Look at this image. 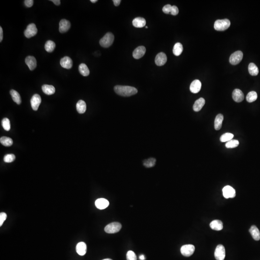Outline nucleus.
Returning a JSON list of instances; mask_svg holds the SVG:
<instances>
[{
	"mask_svg": "<svg viewBox=\"0 0 260 260\" xmlns=\"http://www.w3.org/2000/svg\"><path fill=\"white\" fill-rule=\"evenodd\" d=\"M25 63L30 71H33L37 67V61L33 56H28L26 58Z\"/></svg>",
	"mask_w": 260,
	"mask_h": 260,
	"instance_id": "nucleus-16",
	"label": "nucleus"
},
{
	"mask_svg": "<svg viewBox=\"0 0 260 260\" xmlns=\"http://www.w3.org/2000/svg\"><path fill=\"white\" fill-rule=\"evenodd\" d=\"M51 1L53 2L54 4L56 5H59L61 4V2H61L59 0H52Z\"/></svg>",
	"mask_w": 260,
	"mask_h": 260,
	"instance_id": "nucleus-46",
	"label": "nucleus"
},
{
	"mask_svg": "<svg viewBox=\"0 0 260 260\" xmlns=\"http://www.w3.org/2000/svg\"><path fill=\"white\" fill-rule=\"evenodd\" d=\"M71 23L68 20L65 19H62L59 22V30L60 33H66L67 31L69 30V29L71 28Z\"/></svg>",
	"mask_w": 260,
	"mask_h": 260,
	"instance_id": "nucleus-13",
	"label": "nucleus"
},
{
	"mask_svg": "<svg viewBox=\"0 0 260 260\" xmlns=\"http://www.w3.org/2000/svg\"><path fill=\"white\" fill-rule=\"evenodd\" d=\"M195 250L194 246L191 244L185 245L181 248V252L184 256L189 257L194 253Z\"/></svg>",
	"mask_w": 260,
	"mask_h": 260,
	"instance_id": "nucleus-7",
	"label": "nucleus"
},
{
	"mask_svg": "<svg viewBox=\"0 0 260 260\" xmlns=\"http://www.w3.org/2000/svg\"><path fill=\"white\" fill-rule=\"evenodd\" d=\"M179 13V9L178 7L176 6H172V7L171 11V14L173 16L177 15V14Z\"/></svg>",
	"mask_w": 260,
	"mask_h": 260,
	"instance_id": "nucleus-42",
	"label": "nucleus"
},
{
	"mask_svg": "<svg viewBox=\"0 0 260 260\" xmlns=\"http://www.w3.org/2000/svg\"><path fill=\"white\" fill-rule=\"evenodd\" d=\"M232 97L235 102L240 103L244 100V94L241 90L236 89L233 92Z\"/></svg>",
	"mask_w": 260,
	"mask_h": 260,
	"instance_id": "nucleus-14",
	"label": "nucleus"
},
{
	"mask_svg": "<svg viewBox=\"0 0 260 260\" xmlns=\"http://www.w3.org/2000/svg\"><path fill=\"white\" fill-rule=\"evenodd\" d=\"M258 97L257 92L255 91H251L248 92L246 96V100L249 103H252L256 100Z\"/></svg>",
	"mask_w": 260,
	"mask_h": 260,
	"instance_id": "nucleus-33",
	"label": "nucleus"
},
{
	"mask_svg": "<svg viewBox=\"0 0 260 260\" xmlns=\"http://www.w3.org/2000/svg\"><path fill=\"white\" fill-rule=\"evenodd\" d=\"M45 49L46 51L49 53H51L54 50L56 47V44L52 40H47L45 43Z\"/></svg>",
	"mask_w": 260,
	"mask_h": 260,
	"instance_id": "nucleus-31",
	"label": "nucleus"
},
{
	"mask_svg": "<svg viewBox=\"0 0 260 260\" xmlns=\"http://www.w3.org/2000/svg\"><path fill=\"white\" fill-rule=\"evenodd\" d=\"M205 104V100L203 98H200L196 100L193 105V110L196 112L200 111Z\"/></svg>",
	"mask_w": 260,
	"mask_h": 260,
	"instance_id": "nucleus-21",
	"label": "nucleus"
},
{
	"mask_svg": "<svg viewBox=\"0 0 260 260\" xmlns=\"http://www.w3.org/2000/svg\"><path fill=\"white\" fill-rule=\"evenodd\" d=\"M60 65L64 68L70 69L72 67L73 62L69 57H65L60 60Z\"/></svg>",
	"mask_w": 260,
	"mask_h": 260,
	"instance_id": "nucleus-17",
	"label": "nucleus"
},
{
	"mask_svg": "<svg viewBox=\"0 0 260 260\" xmlns=\"http://www.w3.org/2000/svg\"><path fill=\"white\" fill-rule=\"evenodd\" d=\"M248 70L249 73L252 76H257L259 73L258 68L253 63H251L249 64Z\"/></svg>",
	"mask_w": 260,
	"mask_h": 260,
	"instance_id": "nucleus-28",
	"label": "nucleus"
},
{
	"mask_svg": "<svg viewBox=\"0 0 260 260\" xmlns=\"http://www.w3.org/2000/svg\"><path fill=\"white\" fill-rule=\"evenodd\" d=\"M79 71L81 75L83 76H88L90 74V71L88 67L84 63L80 64L79 67Z\"/></svg>",
	"mask_w": 260,
	"mask_h": 260,
	"instance_id": "nucleus-29",
	"label": "nucleus"
},
{
	"mask_svg": "<svg viewBox=\"0 0 260 260\" xmlns=\"http://www.w3.org/2000/svg\"><path fill=\"white\" fill-rule=\"evenodd\" d=\"M214 256L217 260H224L225 257V250L223 245H218L215 250Z\"/></svg>",
	"mask_w": 260,
	"mask_h": 260,
	"instance_id": "nucleus-8",
	"label": "nucleus"
},
{
	"mask_svg": "<svg viewBox=\"0 0 260 260\" xmlns=\"http://www.w3.org/2000/svg\"><path fill=\"white\" fill-rule=\"evenodd\" d=\"M2 126L4 129L6 131H9L11 128L10 122L8 118H4L2 121Z\"/></svg>",
	"mask_w": 260,
	"mask_h": 260,
	"instance_id": "nucleus-37",
	"label": "nucleus"
},
{
	"mask_svg": "<svg viewBox=\"0 0 260 260\" xmlns=\"http://www.w3.org/2000/svg\"><path fill=\"white\" fill-rule=\"evenodd\" d=\"M114 40V36L111 33H108L100 40L101 46L104 48H108L112 45Z\"/></svg>",
	"mask_w": 260,
	"mask_h": 260,
	"instance_id": "nucleus-3",
	"label": "nucleus"
},
{
	"mask_svg": "<svg viewBox=\"0 0 260 260\" xmlns=\"http://www.w3.org/2000/svg\"><path fill=\"white\" fill-rule=\"evenodd\" d=\"M77 252L78 254L81 256L85 255L86 253L87 246L86 244L83 242H81L78 243L76 248Z\"/></svg>",
	"mask_w": 260,
	"mask_h": 260,
	"instance_id": "nucleus-19",
	"label": "nucleus"
},
{
	"mask_svg": "<svg viewBox=\"0 0 260 260\" xmlns=\"http://www.w3.org/2000/svg\"><path fill=\"white\" fill-rule=\"evenodd\" d=\"M139 259H140V260H145V259H146V258H145V257H144V255H143V254H142V255H140V256H139Z\"/></svg>",
	"mask_w": 260,
	"mask_h": 260,
	"instance_id": "nucleus-47",
	"label": "nucleus"
},
{
	"mask_svg": "<svg viewBox=\"0 0 260 260\" xmlns=\"http://www.w3.org/2000/svg\"><path fill=\"white\" fill-rule=\"evenodd\" d=\"M76 109L79 113H84L86 110V104L85 102L82 100H79L76 104Z\"/></svg>",
	"mask_w": 260,
	"mask_h": 260,
	"instance_id": "nucleus-26",
	"label": "nucleus"
},
{
	"mask_svg": "<svg viewBox=\"0 0 260 260\" xmlns=\"http://www.w3.org/2000/svg\"><path fill=\"white\" fill-rule=\"evenodd\" d=\"M146 29H147V28H148V27H147V26H146Z\"/></svg>",
	"mask_w": 260,
	"mask_h": 260,
	"instance_id": "nucleus-50",
	"label": "nucleus"
},
{
	"mask_svg": "<svg viewBox=\"0 0 260 260\" xmlns=\"http://www.w3.org/2000/svg\"><path fill=\"white\" fill-rule=\"evenodd\" d=\"M3 39V30L2 27H0V42H2Z\"/></svg>",
	"mask_w": 260,
	"mask_h": 260,
	"instance_id": "nucleus-44",
	"label": "nucleus"
},
{
	"mask_svg": "<svg viewBox=\"0 0 260 260\" xmlns=\"http://www.w3.org/2000/svg\"><path fill=\"white\" fill-rule=\"evenodd\" d=\"M7 218V215L5 213H0V226L2 227L4 222Z\"/></svg>",
	"mask_w": 260,
	"mask_h": 260,
	"instance_id": "nucleus-40",
	"label": "nucleus"
},
{
	"mask_svg": "<svg viewBox=\"0 0 260 260\" xmlns=\"http://www.w3.org/2000/svg\"><path fill=\"white\" fill-rule=\"evenodd\" d=\"M167 57L165 54L163 52H161L156 56L155 58V63L158 66L164 65L166 63Z\"/></svg>",
	"mask_w": 260,
	"mask_h": 260,
	"instance_id": "nucleus-11",
	"label": "nucleus"
},
{
	"mask_svg": "<svg viewBox=\"0 0 260 260\" xmlns=\"http://www.w3.org/2000/svg\"><path fill=\"white\" fill-rule=\"evenodd\" d=\"M224 120V116L221 114H219L216 116L214 120V128L217 131L221 129L222 123Z\"/></svg>",
	"mask_w": 260,
	"mask_h": 260,
	"instance_id": "nucleus-23",
	"label": "nucleus"
},
{
	"mask_svg": "<svg viewBox=\"0 0 260 260\" xmlns=\"http://www.w3.org/2000/svg\"><path fill=\"white\" fill-rule=\"evenodd\" d=\"M109 203L107 199L103 198L97 199L95 202V205L98 209L103 210L109 206Z\"/></svg>",
	"mask_w": 260,
	"mask_h": 260,
	"instance_id": "nucleus-15",
	"label": "nucleus"
},
{
	"mask_svg": "<svg viewBox=\"0 0 260 260\" xmlns=\"http://www.w3.org/2000/svg\"><path fill=\"white\" fill-rule=\"evenodd\" d=\"M12 99L14 102H16L18 105H20L21 103V98L19 94L16 91L11 90L10 92Z\"/></svg>",
	"mask_w": 260,
	"mask_h": 260,
	"instance_id": "nucleus-27",
	"label": "nucleus"
},
{
	"mask_svg": "<svg viewBox=\"0 0 260 260\" xmlns=\"http://www.w3.org/2000/svg\"><path fill=\"white\" fill-rule=\"evenodd\" d=\"M223 194L226 199L233 198L236 196V191L232 186L227 185L223 189Z\"/></svg>",
	"mask_w": 260,
	"mask_h": 260,
	"instance_id": "nucleus-10",
	"label": "nucleus"
},
{
	"mask_svg": "<svg viewBox=\"0 0 260 260\" xmlns=\"http://www.w3.org/2000/svg\"><path fill=\"white\" fill-rule=\"evenodd\" d=\"M133 26L136 28H143L146 26V20L143 17H136L133 20Z\"/></svg>",
	"mask_w": 260,
	"mask_h": 260,
	"instance_id": "nucleus-20",
	"label": "nucleus"
},
{
	"mask_svg": "<svg viewBox=\"0 0 260 260\" xmlns=\"http://www.w3.org/2000/svg\"><path fill=\"white\" fill-rule=\"evenodd\" d=\"M146 52V49L144 46H139L133 52V57L136 59H140L144 56Z\"/></svg>",
	"mask_w": 260,
	"mask_h": 260,
	"instance_id": "nucleus-12",
	"label": "nucleus"
},
{
	"mask_svg": "<svg viewBox=\"0 0 260 260\" xmlns=\"http://www.w3.org/2000/svg\"><path fill=\"white\" fill-rule=\"evenodd\" d=\"M239 144V141L238 140L232 139L228 142H227L225 144V147L227 148H235L236 147H238Z\"/></svg>",
	"mask_w": 260,
	"mask_h": 260,
	"instance_id": "nucleus-35",
	"label": "nucleus"
},
{
	"mask_svg": "<svg viewBox=\"0 0 260 260\" xmlns=\"http://www.w3.org/2000/svg\"><path fill=\"white\" fill-rule=\"evenodd\" d=\"M231 25L230 20L228 19L217 20L214 23V28L218 31H224L228 29Z\"/></svg>",
	"mask_w": 260,
	"mask_h": 260,
	"instance_id": "nucleus-2",
	"label": "nucleus"
},
{
	"mask_svg": "<svg viewBox=\"0 0 260 260\" xmlns=\"http://www.w3.org/2000/svg\"><path fill=\"white\" fill-rule=\"evenodd\" d=\"M38 32L37 27L34 23H31L27 26V29L24 31V35L27 38H30L37 34Z\"/></svg>",
	"mask_w": 260,
	"mask_h": 260,
	"instance_id": "nucleus-6",
	"label": "nucleus"
},
{
	"mask_svg": "<svg viewBox=\"0 0 260 260\" xmlns=\"http://www.w3.org/2000/svg\"><path fill=\"white\" fill-rule=\"evenodd\" d=\"M111 260V259H103V260Z\"/></svg>",
	"mask_w": 260,
	"mask_h": 260,
	"instance_id": "nucleus-49",
	"label": "nucleus"
},
{
	"mask_svg": "<svg viewBox=\"0 0 260 260\" xmlns=\"http://www.w3.org/2000/svg\"><path fill=\"white\" fill-rule=\"evenodd\" d=\"M172 7V6L170 5H167L164 6L162 9V11L165 14H168L169 13H171V11Z\"/></svg>",
	"mask_w": 260,
	"mask_h": 260,
	"instance_id": "nucleus-41",
	"label": "nucleus"
},
{
	"mask_svg": "<svg viewBox=\"0 0 260 260\" xmlns=\"http://www.w3.org/2000/svg\"><path fill=\"white\" fill-rule=\"evenodd\" d=\"M41 102H42V99L40 95L38 94L34 95L30 100L31 108L33 110L35 111H37L38 109L39 106L40 105Z\"/></svg>",
	"mask_w": 260,
	"mask_h": 260,
	"instance_id": "nucleus-9",
	"label": "nucleus"
},
{
	"mask_svg": "<svg viewBox=\"0 0 260 260\" xmlns=\"http://www.w3.org/2000/svg\"><path fill=\"white\" fill-rule=\"evenodd\" d=\"M15 155L13 154H7L4 157V161L6 163H10L15 160Z\"/></svg>",
	"mask_w": 260,
	"mask_h": 260,
	"instance_id": "nucleus-38",
	"label": "nucleus"
},
{
	"mask_svg": "<svg viewBox=\"0 0 260 260\" xmlns=\"http://www.w3.org/2000/svg\"><path fill=\"white\" fill-rule=\"evenodd\" d=\"M201 88V83L200 81L198 80H194L191 84L190 86V91L196 94L200 91Z\"/></svg>",
	"mask_w": 260,
	"mask_h": 260,
	"instance_id": "nucleus-18",
	"label": "nucleus"
},
{
	"mask_svg": "<svg viewBox=\"0 0 260 260\" xmlns=\"http://www.w3.org/2000/svg\"><path fill=\"white\" fill-rule=\"evenodd\" d=\"M91 2L92 3H95V2H97V0H91Z\"/></svg>",
	"mask_w": 260,
	"mask_h": 260,
	"instance_id": "nucleus-48",
	"label": "nucleus"
},
{
	"mask_svg": "<svg viewBox=\"0 0 260 260\" xmlns=\"http://www.w3.org/2000/svg\"><path fill=\"white\" fill-rule=\"evenodd\" d=\"M156 160L154 158H148L144 160L143 162L144 165L147 168H151L154 166L156 163Z\"/></svg>",
	"mask_w": 260,
	"mask_h": 260,
	"instance_id": "nucleus-36",
	"label": "nucleus"
},
{
	"mask_svg": "<svg viewBox=\"0 0 260 260\" xmlns=\"http://www.w3.org/2000/svg\"><path fill=\"white\" fill-rule=\"evenodd\" d=\"M126 257H127V260H137L136 254L132 251H128L126 255Z\"/></svg>",
	"mask_w": 260,
	"mask_h": 260,
	"instance_id": "nucleus-39",
	"label": "nucleus"
},
{
	"mask_svg": "<svg viewBox=\"0 0 260 260\" xmlns=\"http://www.w3.org/2000/svg\"><path fill=\"white\" fill-rule=\"evenodd\" d=\"M33 0H25L24 1L25 5L27 7H31L33 5Z\"/></svg>",
	"mask_w": 260,
	"mask_h": 260,
	"instance_id": "nucleus-43",
	"label": "nucleus"
},
{
	"mask_svg": "<svg viewBox=\"0 0 260 260\" xmlns=\"http://www.w3.org/2000/svg\"><path fill=\"white\" fill-rule=\"evenodd\" d=\"M0 142L3 146L10 147L13 144V140L8 137H3L0 138Z\"/></svg>",
	"mask_w": 260,
	"mask_h": 260,
	"instance_id": "nucleus-32",
	"label": "nucleus"
},
{
	"mask_svg": "<svg viewBox=\"0 0 260 260\" xmlns=\"http://www.w3.org/2000/svg\"><path fill=\"white\" fill-rule=\"evenodd\" d=\"M234 137V135L232 133H225L221 136L220 140L221 142H226L232 140Z\"/></svg>",
	"mask_w": 260,
	"mask_h": 260,
	"instance_id": "nucleus-34",
	"label": "nucleus"
},
{
	"mask_svg": "<svg viewBox=\"0 0 260 260\" xmlns=\"http://www.w3.org/2000/svg\"><path fill=\"white\" fill-rule=\"evenodd\" d=\"M250 233L251 234V236L253 239L255 241H259L260 239V232L258 229V228L256 227L255 225H252L251 227L250 230Z\"/></svg>",
	"mask_w": 260,
	"mask_h": 260,
	"instance_id": "nucleus-24",
	"label": "nucleus"
},
{
	"mask_svg": "<svg viewBox=\"0 0 260 260\" xmlns=\"http://www.w3.org/2000/svg\"><path fill=\"white\" fill-rule=\"evenodd\" d=\"M114 89L116 93L118 95L126 97L132 96L138 92L137 89L129 86L116 85L114 87Z\"/></svg>",
	"mask_w": 260,
	"mask_h": 260,
	"instance_id": "nucleus-1",
	"label": "nucleus"
},
{
	"mask_svg": "<svg viewBox=\"0 0 260 260\" xmlns=\"http://www.w3.org/2000/svg\"><path fill=\"white\" fill-rule=\"evenodd\" d=\"M183 51V46L181 43H177L175 44L173 48V53L175 56H180Z\"/></svg>",
	"mask_w": 260,
	"mask_h": 260,
	"instance_id": "nucleus-30",
	"label": "nucleus"
},
{
	"mask_svg": "<svg viewBox=\"0 0 260 260\" xmlns=\"http://www.w3.org/2000/svg\"><path fill=\"white\" fill-rule=\"evenodd\" d=\"M42 90L44 94L47 95H53L56 91V89L53 85H44L42 86Z\"/></svg>",
	"mask_w": 260,
	"mask_h": 260,
	"instance_id": "nucleus-25",
	"label": "nucleus"
},
{
	"mask_svg": "<svg viewBox=\"0 0 260 260\" xmlns=\"http://www.w3.org/2000/svg\"><path fill=\"white\" fill-rule=\"evenodd\" d=\"M210 227L213 230L220 231L223 228V224L220 220H215L210 223Z\"/></svg>",
	"mask_w": 260,
	"mask_h": 260,
	"instance_id": "nucleus-22",
	"label": "nucleus"
},
{
	"mask_svg": "<svg viewBox=\"0 0 260 260\" xmlns=\"http://www.w3.org/2000/svg\"><path fill=\"white\" fill-rule=\"evenodd\" d=\"M121 224L118 222H114L106 225L105 228L106 232L109 234L117 233L121 229Z\"/></svg>",
	"mask_w": 260,
	"mask_h": 260,
	"instance_id": "nucleus-4",
	"label": "nucleus"
},
{
	"mask_svg": "<svg viewBox=\"0 0 260 260\" xmlns=\"http://www.w3.org/2000/svg\"><path fill=\"white\" fill-rule=\"evenodd\" d=\"M243 56V54L241 51H236L230 56L229 58V62L232 65H237L241 61Z\"/></svg>",
	"mask_w": 260,
	"mask_h": 260,
	"instance_id": "nucleus-5",
	"label": "nucleus"
},
{
	"mask_svg": "<svg viewBox=\"0 0 260 260\" xmlns=\"http://www.w3.org/2000/svg\"><path fill=\"white\" fill-rule=\"evenodd\" d=\"M113 2L114 4L116 6H119L120 5L121 1H120V0H114Z\"/></svg>",
	"mask_w": 260,
	"mask_h": 260,
	"instance_id": "nucleus-45",
	"label": "nucleus"
}]
</instances>
